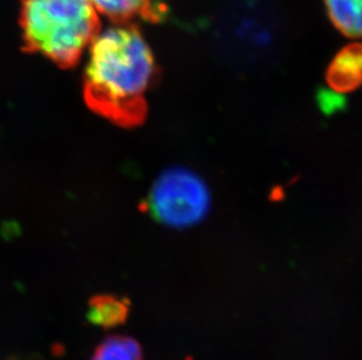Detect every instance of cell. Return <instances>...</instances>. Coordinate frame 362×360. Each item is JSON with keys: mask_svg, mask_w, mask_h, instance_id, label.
<instances>
[{"mask_svg": "<svg viewBox=\"0 0 362 360\" xmlns=\"http://www.w3.org/2000/svg\"><path fill=\"white\" fill-rule=\"evenodd\" d=\"M90 360H144V357L136 340L117 335L101 342Z\"/></svg>", "mask_w": 362, "mask_h": 360, "instance_id": "9", "label": "cell"}, {"mask_svg": "<svg viewBox=\"0 0 362 360\" xmlns=\"http://www.w3.org/2000/svg\"><path fill=\"white\" fill-rule=\"evenodd\" d=\"M156 78L154 55L139 28L115 25L100 32L89 46L83 99L92 112L132 129L147 119L146 92Z\"/></svg>", "mask_w": 362, "mask_h": 360, "instance_id": "1", "label": "cell"}, {"mask_svg": "<svg viewBox=\"0 0 362 360\" xmlns=\"http://www.w3.org/2000/svg\"><path fill=\"white\" fill-rule=\"evenodd\" d=\"M328 18L346 37L362 39V0H325Z\"/></svg>", "mask_w": 362, "mask_h": 360, "instance_id": "8", "label": "cell"}, {"mask_svg": "<svg viewBox=\"0 0 362 360\" xmlns=\"http://www.w3.org/2000/svg\"><path fill=\"white\" fill-rule=\"evenodd\" d=\"M326 82L337 92H351L362 85V44L354 42L335 55L326 72Z\"/></svg>", "mask_w": 362, "mask_h": 360, "instance_id": "5", "label": "cell"}, {"mask_svg": "<svg viewBox=\"0 0 362 360\" xmlns=\"http://www.w3.org/2000/svg\"><path fill=\"white\" fill-rule=\"evenodd\" d=\"M21 28L25 51L65 69L78 65L101 32L90 0H21Z\"/></svg>", "mask_w": 362, "mask_h": 360, "instance_id": "2", "label": "cell"}, {"mask_svg": "<svg viewBox=\"0 0 362 360\" xmlns=\"http://www.w3.org/2000/svg\"><path fill=\"white\" fill-rule=\"evenodd\" d=\"M281 35V19L263 0L233 4L218 28L223 55L240 67L260 66L274 58Z\"/></svg>", "mask_w": 362, "mask_h": 360, "instance_id": "3", "label": "cell"}, {"mask_svg": "<svg viewBox=\"0 0 362 360\" xmlns=\"http://www.w3.org/2000/svg\"><path fill=\"white\" fill-rule=\"evenodd\" d=\"M130 303L114 295H96L90 299L87 320L93 325L112 329L122 325L129 315Z\"/></svg>", "mask_w": 362, "mask_h": 360, "instance_id": "6", "label": "cell"}, {"mask_svg": "<svg viewBox=\"0 0 362 360\" xmlns=\"http://www.w3.org/2000/svg\"><path fill=\"white\" fill-rule=\"evenodd\" d=\"M211 196L204 180L185 167H173L155 181L148 196L149 213L169 227H192L210 211Z\"/></svg>", "mask_w": 362, "mask_h": 360, "instance_id": "4", "label": "cell"}, {"mask_svg": "<svg viewBox=\"0 0 362 360\" xmlns=\"http://www.w3.org/2000/svg\"><path fill=\"white\" fill-rule=\"evenodd\" d=\"M98 13L103 14L115 24H129L135 18L156 20L158 13L151 0H90Z\"/></svg>", "mask_w": 362, "mask_h": 360, "instance_id": "7", "label": "cell"}]
</instances>
